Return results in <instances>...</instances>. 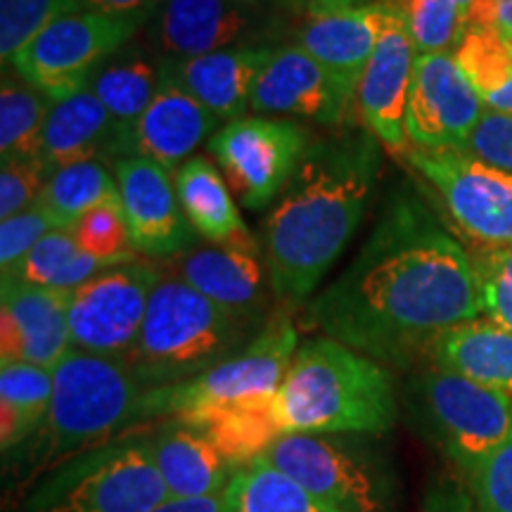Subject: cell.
Returning a JSON list of instances; mask_svg holds the SVG:
<instances>
[{
	"instance_id": "obj_12",
	"label": "cell",
	"mask_w": 512,
	"mask_h": 512,
	"mask_svg": "<svg viewBox=\"0 0 512 512\" xmlns=\"http://www.w3.org/2000/svg\"><path fill=\"white\" fill-rule=\"evenodd\" d=\"M280 0H164L145 34L162 57H197L216 50L273 43L283 29Z\"/></svg>"
},
{
	"instance_id": "obj_10",
	"label": "cell",
	"mask_w": 512,
	"mask_h": 512,
	"mask_svg": "<svg viewBox=\"0 0 512 512\" xmlns=\"http://www.w3.org/2000/svg\"><path fill=\"white\" fill-rule=\"evenodd\" d=\"M347 434L287 432L266 460L339 512H392L389 472Z\"/></svg>"
},
{
	"instance_id": "obj_33",
	"label": "cell",
	"mask_w": 512,
	"mask_h": 512,
	"mask_svg": "<svg viewBox=\"0 0 512 512\" xmlns=\"http://www.w3.org/2000/svg\"><path fill=\"white\" fill-rule=\"evenodd\" d=\"M114 202H121L119 185L105 162H79L57 169L38 200L57 228H74L88 211Z\"/></svg>"
},
{
	"instance_id": "obj_2",
	"label": "cell",
	"mask_w": 512,
	"mask_h": 512,
	"mask_svg": "<svg viewBox=\"0 0 512 512\" xmlns=\"http://www.w3.org/2000/svg\"><path fill=\"white\" fill-rule=\"evenodd\" d=\"M380 164V143L361 126L313 138L264 223L268 283L280 302H311L366 219Z\"/></svg>"
},
{
	"instance_id": "obj_40",
	"label": "cell",
	"mask_w": 512,
	"mask_h": 512,
	"mask_svg": "<svg viewBox=\"0 0 512 512\" xmlns=\"http://www.w3.org/2000/svg\"><path fill=\"white\" fill-rule=\"evenodd\" d=\"M465 484L479 512H512V430Z\"/></svg>"
},
{
	"instance_id": "obj_11",
	"label": "cell",
	"mask_w": 512,
	"mask_h": 512,
	"mask_svg": "<svg viewBox=\"0 0 512 512\" xmlns=\"http://www.w3.org/2000/svg\"><path fill=\"white\" fill-rule=\"evenodd\" d=\"M313 138L294 119L249 114L223 124L207 147L242 207L256 211L278 200Z\"/></svg>"
},
{
	"instance_id": "obj_47",
	"label": "cell",
	"mask_w": 512,
	"mask_h": 512,
	"mask_svg": "<svg viewBox=\"0 0 512 512\" xmlns=\"http://www.w3.org/2000/svg\"><path fill=\"white\" fill-rule=\"evenodd\" d=\"M465 17V27H494V0H453Z\"/></svg>"
},
{
	"instance_id": "obj_9",
	"label": "cell",
	"mask_w": 512,
	"mask_h": 512,
	"mask_svg": "<svg viewBox=\"0 0 512 512\" xmlns=\"http://www.w3.org/2000/svg\"><path fill=\"white\" fill-rule=\"evenodd\" d=\"M150 17H110L98 12H72L38 34L10 60V69L57 102L88 88L95 72L133 43Z\"/></svg>"
},
{
	"instance_id": "obj_5",
	"label": "cell",
	"mask_w": 512,
	"mask_h": 512,
	"mask_svg": "<svg viewBox=\"0 0 512 512\" xmlns=\"http://www.w3.org/2000/svg\"><path fill=\"white\" fill-rule=\"evenodd\" d=\"M264 325L223 309L181 278L164 273L126 363L147 392L171 387L240 354Z\"/></svg>"
},
{
	"instance_id": "obj_24",
	"label": "cell",
	"mask_w": 512,
	"mask_h": 512,
	"mask_svg": "<svg viewBox=\"0 0 512 512\" xmlns=\"http://www.w3.org/2000/svg\"><path fill=\"white\" fill-rule=\"evenodd\" d=\"M124 157L117 126L91 88L53 102L43 126L38 162L50 174L79 162H117Z\"/></svg>"
},
{
	"instance_id": "obj_22",
	"label": "cell",
	"mask_w": 512,
	"mask_h": 512,
	"mask_svg": "<svg viewBox=\"0 0 512 512\" xmlns=\"http://www.w3.org/2000/svg\"><path fill=\"white\" fill-rule=\"evenodd\" d=\"M387 17L389 3L384 0L311 15L294 29V43L302 46L335 79L351 102H356L358 83L366 74Z\"/></svg>"
},
{
	"instance_id": "obj_16",
	"label": "cell",
	"mask_w": 512,
	"mask_h": 512,
	"mask_svg": "<svg viewBox=\"0 0 512 512\" xmlns=\"http://www.w3.org/2000/svg\"><path fill=\"white\" fill-rule=\"evenodd\" d=\"M387 3V0H384ZM418 50L401 12L389 3V17L358 83L354 112L361 128L394 155H406L411 140L406 131V105L411 93Z\"/></svg>"
},
{
	"instance_id": "obj_4",
	"label": "cell",
	"mask_w": 512,
	"mask_h": 512,
	"mask_svg": "<svg viewBox=\"0 0 512 512\" xmlns=\"http://www.w3.org/2000/svg\"><path fill=\"white\" fill-rule=\"evenodd\" d=\"M275 413L287 432L387 434L399 418L392 373L380 361L330 337L294 354Z\"/></svg>"
},
{
	"instance_id": "obj_26",
	"label": "cell",
	"mask_w": 512,
	"mask_h": 512,
	"mask_svg": "<svg viewBox=\"0 0 512 512\" xmlns=\"http://www.w3.org/2000/svg\"><path fill=\"white\" fill-rule=\"evenodd\" d=\"M432 363L512 399V332L479 316L446 330L432 347Z\"/></svg>"
},
{
	"instance_id": "obj_50",
	"label": "cell",
	"mask_w": 512,
	"mask_h": 512,
	"mask_svg": "<svg viewBox=\"0 0 512 512\" xmlns=\"http://www.w3.org/2000/svg\"><path fill=\"white\" fill-rule=\"evenodd\" d=\"M510 41H512V38H510Z\"/></svg>"
},
{
	"instance_id": "obj_21",
	"label": "cell",
	"mask_w": 512,
	"mask_h": 512,
	"mask_svg": "<svg viewBox=\"0 0 512 512\" xmlns=\"http://www.w3.org/2000/svg\"><path fill=\"white\" fill-rule=\"evenodd\" d=\"M278 43L216 50L197 57H162V76L181 86L219 121L247 117L259 76Z\"/></svg>"
},
{
	"instance_id": "obj_35",
	"label": "cell",
	"mask_w": 512,
	"mask_h": 512,
	"mask_svg": "<svg viewBox=\"0 0 512 512\" xmlns=\"http://www.w3.org/2000/svg\"><path fill=\"white\" fill-rule=\"evenodd\" d=\"M401 12L418 55L453 53L465 31V17L453 0H387Z\"/></svg>"
},
{
	"instance_id": "obj_34",
	"label": "cell",
	"mask_w": 512,
	"mask_h": 512,
	"mask_svg": "<svg viewBox=\"0 0 512 512\" xmlns=\"http://www.w3.org/2000/svg\"><path fill=\"white\" fill-rule=\"evenodd\" d=\"M53 107L46 93L15 72H3L0 88V155L5 159H38L43 126Z\"/></svg>"
},
{
	"instance_id": "obj_20",
	"label": "cell",
	"mask_w": 512,
	"mask_h": 512,
	"mask_svg": "<svg viewBox=\"0 0 512 512\" xmlns=\"http://www.w3.org/2000/svg\"><path fill=\"white\" fill-rule=\"evenodd\" d=\"M266 259H261L259 242H235V245H195L164 261V273L176 275L183 283L211 299L223 309L242 318L268 323Z\"/></svg>"
},
{
	"instance_id": "obj_38",
	"label": "cell",
	"mask_w": 512,
	"mask_h": 512,
	"mask_svg": "<svg viewBox=\"0 0 512 512\" xmlns=\"http://www.w3.org/2000/svg\"><path fill=\"white\" fill-rule=\"evenodd\" d=\"M484 316L512 332V249L479 247L470 252Z\"/></svg>"
},
{
	"instance_id": "obj_13",
	"label": "cell",
	"mask_w": 512,
	"mask_h": 512,
	"mask_svg": "<svg viewBox=\"0 0 512 512\" xmlns=\"http://www.w3.org/2000/svg\"><path fill=\"white\" fill-rule=\"evenodd\" d=\"M408 164L439 192L465 235L479 247L512 249V174L460 147H408Z\"/></svg>"
},
{
	"instance_id": "obj_27",
	"label": "cell",
	"mask_w": 512,
	"mask_h": 512,
	"mask_svg": "<svg viewBox=\"0 0 512 512\" xmlns=\"http://www.w3.org/2000/svg\"><path fill=\"white\" fill-rule=\"evenodd\" d=\"M162 81V57L155 50H143L133 43L112 55L88 83L117 126L121 150L128 157L133 131L152 105Z\"/></svg>"
},
{
	"instance_id": "obj_1",
	"label": "cell",
	"mask_w": 512,
	"mask_h": 512,
	"mask_svg": "<svg viewBox=\"0 0 512 512\" xmlns=\"http://www.w3.org/2000/svg\"><path fill=\"white\" fill-rule=\"evenodd\" d=\"M484 316L470 252L411 195L384 204L335 283L306 304V325L382 366L408 368L446 330Z\"/></svg>"
},
{
	"instance_id": "obj_49",
	"label": "cell",
	"mask_w": 512,
	"mask_h": 512,
	"mask_svg": "<svg viewBox=\"0 0 512 512\" xmlns=\"http://www.w3.org/2000/svg\"><path fill=\"white\" fill-rule=\"evenodd\" d=\"M494 27L512 38V0H494Z\"/></svg>"
},
{
	"instance_id": "obj_15",
	"label": "cell",
	"mask_w": 512,
	"mask_h": 512,
	"mask_svg": "<svg viewBox=\"0 0 512 512\" xmlns=\"http://www.w3.org/2000/svg\"><path fill=\"white\" fill-rule=\"evenodd\" d=\"M131 247L143 256L171 259L195 247V230L185 219L174 174L145 157L112 162Z\"/></svg>"
},
{
	"instance_id": "obj_28",
	"label": "cell",
	"mask_w": 512,
	"mask_h": 512,
	"mask_svg": "<svg viewBox=\"0 0 512 512\" xmlns=\"http://www.w3.org/2000/svg\"><path fill=\"white\" fill-rule=\"evenodd\" d=\"M174 183L185 219L200 238L211 245L256 240L242 221L226 176L207 157L188 159L174 174Z\"/></svg>"
},
{
	"instance_id": "obj_25",
	"label": "cell",
	"mask_w": 512,
	"mask_h": 512,
	"mask_svg": "<svg viewBox=\"0 0 512 512\" xmlns=\"http://www.w3.org/2000/svg\"><path fill=\"white\" fill-rule=\"evenodd\" d=\"M152 460L174 501L221 496L235 475V467L216 446L183 420H164L150 434Z\"/></svg>"
},
{
	"instance_id": "obj_23",
	"label": "cell",
	"mask_w": 512,
	"mask_h": 512,
	"mask_svg": "<svg viewBox=\"0 0 512 512\" xmlns=\"http://www.w3.org/2000/svg\"><path fill=\"white\" fill-rule=\"evenodd\" d=\"M221 121L202 102L162 76L159 91L133 131L128 155L145 157L176 174L192 152L214 138Z\"/></svg>"
},
{
	"instance_id": "obj_31",
	"label": "cell",
	"mask_w": 512,
	"mask_h": 512,
	"mask_svg": "<svg viewBox=\"0 0 512 512\" xmlns=\"http://www.w3.org/2000/svg\"><path fill=\"white\" fill-rule=\"evenodd\" d=\"M486 110L512 112V41L496 27H465L453 48Z\"/></svg>"
},
{
	"instance_id": "obj_8",
	"label": "cell",
	"mask_w": 512,
	"mask_h": 512,
	"mask_svg": "<svg viewBox=\"0 0 512 512\" xmlns=\"http://www.w3.org/2000/svg\"><path fill=\"white\" fill-rule=\"evenodd\" d=\"M413 411L434 446L467 479L512 430V399L444 368L411 384Z\"/></svg>"
},
{
	"instance_id": "obj_32",
	"label": "cell",
	"mask_w": 512,
	"mask_h": 512,
	"mask_svg": "<svg viewBox=\"0 0 512 512\" xmlns=\"http://www.w3.org/2000/svg\"><path fill=\"white\" fill-rule=\"evenodd\" d=\"M223 505L226 512H339L275 470L266 458L235 470L223 491Z\"/></svg>"
},
{
	"instance_id": "obj_7",
	"label": "cell",
	"mask_w": 512,
	"mask_h": 512,
	"mask_svg": "<svg viewBox=\"0 0 512 512\" xmlns=\"http://www.w3.org/2000/svg\"><path fill=\"white\" fill-rule=\"evenodd\" d=\"M299 349L297 328L287 316L271 318L240 354L195 380L157 387L143 394L138 425L145 420H195L235 403L275 396Z\"/></svg>"
},
{
	"instance_id": "obj_3",
	"label": "cell",
	"mask_w": 512,
	"mask_h": 512,
	"mask_svg": "<svg viewBox=\"0 0 512 512\" xmlns=\"http://www.w3.org/2000/svg\"><path fill=\"white\" fill-rule=\"evenodd\" d=\"M145 392L121 358L69 351L53 368L46 422L27 446L12 453L15 489L34 486L67 460L133 430Z\"/></svg>"
},
{
	"instance_id": "obj_30",
	"label": "cell",
	"mask_w": 512,
	"mask_h": 512,
	"mask_svg": "<svg viewBox=\"0 0 512 512\" xmlns=\"http://www.w3.org/2000/svg\"><path fill=\"white\" fill-rule=\"evenodd\" d=\"M53 399V370L0 363V448L12 456L36 437Z\"/></svg>"
},
{
	"instance_id": "obj_42",
	"label": "cell",
	"mask_w": 512,
	"mask_h": 512,
	"mask_svg": "<svg viewBox=\"0 0 512 512\" xmlns=\"http://www.w3.org/2000/svg\"><path fill=\"white\" fill-rule=\"evenodd\" d=\"M460 150L494 169L512 174V112L484 110Z\"/></svg>"
},
{
	"instance_id": "obj_29",
	"label": "cell",
	"mask_w": 512,
	"mask_h": 512,
	"mask_svg": "<svg viewBox=\"0 0 512 512\" xmlns=\"http://www.w3.org/2000/svg\"><path fill=\"white\" fill-rule=\"evenodd\" d=\"M183 422L197 427L235 470L264 458L268 448L285 434L275 413V396L242 401Z\"/></svg>"
},
{
	"instance_id": "obj_43",
	"label": "cell",
	"mask_w": 512,
	"mask_h": 512,
	"mask_svg": "<svg viewBox=\"0 0 512 512\" xmlns=\"http://www.w3.org/2000/svg\"><path fill=\"white\" fill-rule=\"evenodd\" d=\"M57 223L41 204L19 211L10 219L0 221V268L8 271L31 252V247L38 240L46 238L50 230H55Z\"/></svg>"
},
{
	"instance_id": "obj_39",
	"label": "cell",
	"mask_w": 512,
	"mask_h": 512,
	"mask_svg": "<svg viewBox=\"0 0 512 512\" xmlns=\"http://www.w3.org/2000/svg\"><path fill=\"white\" fill-rule=\"evenodd\" d=\"M76 252H79V242L74 238V230L55 228L50 230L46 238L38 240L24 259H19L15 266L3 271V278L50 287L62 268L74 259Z\"/></svg>"
},
{
	"instance_id": "obj_45",
	"label": "cell",
	"mask_w": 512,
	"mask_h": 512,
	"mask_svg": "<svg viewBox=\"0 0 512 512\" xmlns=\"http://www.w3.org/2000/svg\"><path fill=\"white\" fill-rule=\"evenodd\" d=\"M81 10L98 12V15L110 17H133V15H147L152 17L164 0H79Z\"/></svg>"
},
{
	"instance_id": "obj_36",
	"label": "cell",
	"mask_w": 512,
	"mask_h": 512,
	"mask_svg": "<svg viewBox=\"0 0 512 512\" xmlns=\"http://www.w3.org/2000/svg\"><path fill=\"white\" fill-rule=\"evenodd\" d=\"M79 10V0H0V57L5 67L43 29Z\"/></svg>"
},
{
	"instance_id": "obj_44",
	"label": "cell",
	"mask_w": 512,
	"mask_h": 512,
	"mask_svg": "<svg viewBox=\"0 0 512 512\" xmlns=\"http://www.w3.org/2000/svg\"><path fill=\"white\" fill-rule=\"evenodd\" d=\"M422 512H479L465 479L446 477L430 486L422 501Z\"/></svg>"
},
{
	"instance_id": "obj_37",
	"label": "cell",
	"mask_w": 512,
	"mask_h": 512,
	"mask_svg": "<svg viewBox=\"0 0 512 512\" xmlns=\"http://www.w3.org/2000/svg\"><path fill=\"white\" fill-rule=\"evenodd\" d=\"M72 230L81 252L98 256V259L119 261V264L138 259V252L131 247V238H128L121 202L102 204L88 211Z\"/></svg>"
},
{
	"instance_id": "obj_18",
	"label": "cell",
	"mask_w": 512,
	"mask_h": 512,
	"mask_svg": "<svg viewBox=\"0 0 512 512\" xmlns=\"http://www.w3.org/2000/svg\"><path fill=\"white\" fill-rule=\"evenodd\" d=\"M69 292L0 280V363H31L53 370L74 349Z\"/></svg>"
},
{
	"instance_id": "obj_41",
	"label": "cell",
	"mask_w": 512,
	"mask_h": 512,
	"mask_svg": "<svg viewBox=\"0 0 512 512\" xmlns=\"http://www.w3.org/2000/svg\"><path fill=\"white\" fill-rule=\"evenodd\" d=\"M48 178L38 159H5L0 166V221L34 207L46 190Z\"/></svg>"
},
{
	"instance_id": "obj_14",
	"label": "cell",
	"mask_w": 512,
	"mask_h": 512,
	"mask_svg": "<svg viewBox=\"0 0 512 512\" xmlns=\"http://www.w3.org/2000/svg\"><path fill=\"white\" fill-rule=\"evenodd\" d=\"M162 278V266L136 259L95 275L69 292L67 316L74 349L126 361Z\"/></svg>"
},
{
	"instance_id": "obj_19",
	"label": "cell",
	"mask_w": 512,
	"mask_h": 512,
	"mask_svg": "<svg viewBox=\"0 0 512 512\" xmlns=\"http://www.w3.org/2000/svg\"><path fill=\"white\" fill-rule=\"evenodd\" d=\"M249 110L264 117H302L342 128L354 112V102L302 46L285 43L275 48L256 81Z\"/></svg>"
},
{
	"instance_id": "obj_17",
	"label": "cell",
	"mask_w": 512,
	"mask_h": 512,
	"mask_svg": "<svg viewBox=\"0 0 512 512\" xmlns=\"http://www.w3.org/2000/svg\"><path fill=\"white\" fill-rule=\"evenodd\" d=\"M484 110L453 53L418 55L406 105V131L413 147H460Z\"/></svg>"
},
{
	"instance_id": "obj_48",
	"label": "cell",
	"mask_w": 512,
	"mask_h": 512,
	"mask_svg": "<svg viewBox=\"0 0 512 512\" xmlns=\"http://www.w3.org/2000/svg\"><path fill=\"white\" fill-rule=\"evenodd\" d=\"M152 512H226V505H223V494L209 498H188V501L169 498V501Z\"/></svg>"
},
{
	"instance_id": "obj_6",
	"label": "cell",
	"mask_w": 512,
	"mask_h": 512,
	"mask_svg": "<svg viewBox=\"0 0 512 512\" xmlns=\"http://www.w3.org/2000/svg\"><path fill=\"white\" fill-rule=\"evenodd\" d=\"M166 501L150 434L126 432L48 472L24 512H152Z\"/></svg>"
},
{
	"instance_id": "obj_46",
	"label": "cell",
	"mask_w": 512,
	"mask_h": 512,
	"mask_svg": "<svg viewBox=\"0 0 512 512\" xmlns=\"http://www.w3.org/2000/svg\"><path fill=\"white\" fill-rule=\"evenodd\" d=\"M358 3H363V0H280L285 12H297L302 17L356 8Z\"/></svg>"
}]
</instances>
